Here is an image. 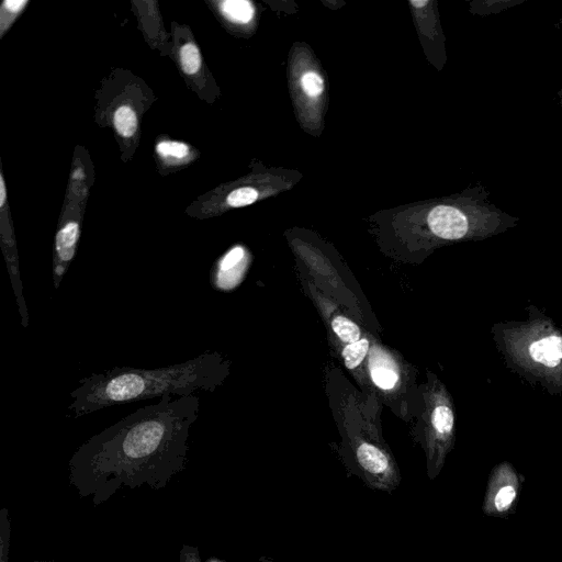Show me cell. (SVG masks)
<instances>
[{"label": "cell", "mask_w": 562, "mask_h": 562, "mask_svg": "<svg viewBox=\"0 0 562 562\" xmlns=\"http://www.w3.org/2000/svg\"><path fill=\"white\" fill-rule=\"evenodd\" d=\"M200 412L195 394L164 395L90 437L68 461L69 485L94 507L120 488H165L188 463V439Z\"/></svg>", "instance_id": "6da1fadb"}, {"label": "cell", "mask_w": 562, "mask_h": 562, "mask_svg": "<svg viewBox=\"0 0 562 562\" xmlns=\"http://www.w3.org/2000/svg\"><path fill=\"white\" fill-rule=\"evenodd\" d=\"M531 358L548 367H555L562 359V338L550 336L530 345Z\"/></svg>", "instance_id": "5b68a950"}, {"label": "cell", "mask_w": 562, "mask_h": 562, "mask_svg": "<svg viewBox=\"0 0 562 562\" xmlns=\"http://www.w3.org/2000/svg\"><path fill=\"white\" fill-rule=\"evenodd\" d=\"M369 349V341L361 338L356 342L348 344L342 350V358L348 369H353L361 363Z\"/></svg>", "instance_id": "8fae6325"}, {"label": "cell", "mask_w": 562, "mask_h": 562, "mask_svg": "<svg viewBox=\"0 0 562 562\" xmlns=\"http://www.w3.org/2000/svg\"><path fill=\"white\" fill-rule=\"evenodd\" d=\"M558 25H560L562 27V19ZM557 98L559 99V102L562 105V88L558 91Z\"/></svg>", "instance_id": "7402d4cb"}, {"label": "cell", "mask_w": 562, "mask_h": 562, "mask_svg": "<svg viewBox=\"0 0 562 562\" xmlns=\"http://www.w3.org/2000/svg\"><path fill=\"white\" fill-rule=\"evenodd\" d=\"M244 270L245 249L241 246H235L216 262L211 272L212 284L217 290L229 291L241 281Z\"/></svg>", "instance_id": "277c9868"}, {"label": "cell", "mask_w": 562, "mask_h": 562, "mask_svg": "<svg viewBox=\"0 0 562 562\" xmlns=\"http://www.w3.org/2000/svg\"><path fill=\"white\" fill-rule=\"evenodd\" d=\"M524 477L507 463L490 474L483 496L482 512L487 517L508 519L517 510Z\"/></svg>", "instance_id": "3957f363"}, {"label": "cell", "mask_w": 562, "mask_h": 562, "mask_svg": "<svg viewBox=\"0 0 562 562\" xmlns=\"http://www.w3.org/2000/svg\"><path fill=\"white\" fill-rule=\"evenodd\" d=\"M114 126L123 137H131L137 128V117L134 110L128 105H121L114 112Z\"/></svg>", "instance_id": "52a82bcc"}, {"label": "cell", "mask_w": 562, "mask_h": 562, "mask_svg": "<svg viewBox=\"0 0 562 562\" xmlns=\"http://www.w3.org/2000/svg\"><path fill=\"white\" fill-rule=\"evenodd\" d=\"M302 87L306 94L316 97L323 91V79L316 72L308 71L302 77Z\"/></svg>", "instance_id": "d6986e66"}, {"label": "cell", "mask_w": 562, "mask_h": 562, "mask_svg": "<svg viewBox=\"0 0 562 562\" xmlns=\"http://www.w3.org/2000/svg\"><path fill=\"white\" fill-rule=\"evenodd\" d=\"M180 64L186 74L198 72L201 67V55L195 44L187 43L180 48Z\"/></svg>", "instance_id": "7c38bea8"}, {"label": "cell", "mask_w": 562, "mask_h": 562, "mask_svg": "<svg viewBox=\"0 0 562 562\" xmlns=\"http://www.w3.org/2000/svg\"><path fill=\"white\" fill-rule=\"evenodd\" d=\"M228 372L215 351H205L184 362L155 369L113 367L79 381L68 409L74 418L133 402L170 395L181 397L198 391L214 392Z\"/></svg>", "instance_id": "7a4b0ae2"}, {"label": "cell", "mask_w": 562, "mask_h": 562, "mask_svg": "<svg viewBox=\"0 0 562 562\" xmlns=\"http://www.w3.org/2000/svg\"><path fill=\"white\" fill-rule=\"evenodd\" d=\"M258 192L250 187H243L232 191L226 199L228 205L240 207L254 203L257 200Z\"/></svg>", "instance_id": "e0dca14e"}, {"label": "cell", "mask_w": 562, "mask_h": 562, "mask_svg": "<svg viewBox=\"0 0 562 562\" xmlns=\"http://www.w3.org/2000/svg\"><path fill=\"white\" fill-rule=\"evenodd\" d=\"M525 1L526 0H480L473 2V11L476 14L490 16L524 3Z\"/></svg>", "instance_id": "ba28073f"}, {"label": "cell", "mask_w": 562, "mask_h": 562, "mask_svg": "<svg viewBox=\"0 0 562 562\" xmlns=\"http://www.w3.org/2000/svg\"><path fill=\"white\" fill-rule=\"evenodd\" d=\"M5 183L2 173L0 175V206L2 207L5 202Z\"/></svg>", "instance_id": "ffe728a7"}, {"label": "cell", "mask_w": 562, "mask_h": 562, "mask_svg": "<svg viewBox=\"0 0 562 562\" xmlns=\"http://www.w3.org/2000/svg\"><path fill=\"white\" fill-rule=\"evenodd\" d=\"M11 539V521L9 510L3 507L0 510V562H9Z\"/></svg>", "instance_id": "9a60e30c"}, {"label": "cell", "mask_w": 562, "mask_h": 562, "mask_svg": "<svg viewBox=\"0 0 562 562\" xmlns=\"http://www.w3.org/2000/svg\"><path fill=\"white\" fill-rule=\"evenodd\" d=\"M156 151L161 158L181 160L189 155V146L177 140H161L156 145Z\"/></svg>", "instance_id": "5bb4252c"}, {"label": "cell", "mask_w": 562, "mask_h": 562, "mask_svg": "<svg viewBox=\"0 0 562 562\" xmlns=\"http://www.w3.org/2000/svg\"><path fill=\"white\" fill-rule=\"evenodd\" d=\"M331 328L346 344H352L361 339L359 327L345 316H336L331 322Z\"/></svg>", "instance_id": "9c48e42d"}, {"label": "cell", "mask_w": 562, "mask_h": 562, "mask_svg": "<svg viewBox=\"0 0 562 562\" xmlns=\"http://www.w3.org/2000/svg\"><path fill=\"white\" fill-rule=\"evenodd\" d=\"M431 424L437 432V437H447L453 427V414L451 409L445 405L437 406L432 412Z\"/></svg>", "instance_id": "30bf717a"}, {"label": "cell", "mask_w": 562, "mask_h": 562, "mask_svg": "<svg viewBox=\"0 0 562 562\" xmlns=\"http://www.w3.org/2000/svg\"><path fill=\"white\" fill-rule=\"evenodd\" d=\"M224 16L236 23H247L252 19L254 7L246 0H226L221 3Z\"/></svg>", "instance_id": "8992f818"}, {"label": "cell", "mask_w": 562, "mask_h": 562, "mask_svg": "<svg viewBox=\"0 0 562 562\" xmlns=\"http://www.w3.org/2000/svg\"><path fill=\"white\" fill-rule=\"evenodd\" d=\"M32 562H57V561H52V560H35V561H32Z\"/></svg>", "instance_id": "cb8c5ba5"}, {"label": "cell", "mask_w": 562, "mask_h": 562, "mask_svg": "<svg viewBox=\"0 0 562 562\" xmlns=\"http://www.w3.org/2000/svg\"><path fill=\"white\" fill-rule=\"evenodd\" d=\"M178 562H228L226 560L211 557L202 559L199 548L192 544H182L179 551Z\"/></svg>", "instance_id": "ac0fdd59"}, {"label": "cell", "mask_w": 562, "mask_h": 562, "mask_svg": "<svg viewBox=\"0 0 562 562\" xmlns=\"http://www.w3.org/2000/svg\"><path fill=\"white\" fill-rule=\"evenodd\" d=\"M373 382L381 389L390 390L397 382V373L387 364H376L371 368Z\"/></svg>", "instance_id": "2e32d148"}, {"label": "cell", "mask_w": 562, "mask_h": 562, "mask_svg": "<svg viewBox=\"0 0 562 562\" xmlns=\"http://www.w3.org/2000/svg\"><path fill=\"white\" fill-rule=\"evenodd\" d=\"M427 3H428V1H427V0H422V1H419V0L414 1V0H413V1H412V4H413V5H415V7H424V5H426Z\"/></svg>", "instance_id": "44dd1931"}, {"label": "cell", "mask_w": 562, "mask_h": 562, "mask_svg": "<svg viewBox=\"0 0 562 562\" xmlns=\"http://www.w3.org/2000/svg\"><path fill=\"white\" fill-rule=\"evenodd\" d=\"M259 562H279V561L272 560V559L267 558V557H261L259 559Z\"/></svg>", "instance_id": "603a6c76"}, {"label": "cell", "mask_w": 562, "mask_h": 562, "mask_svg": "<svg viewBox=\"0 0 562 562\" xmlns=\"http://www.w3.org/2000/svg\"><path fill=\"white\" fill-rule=\"evenodd\" d=\"M27 4V0H5L0 9V34L1 36L5 30L12 24L18 14Z\"/></svg>", "instance_id": "4fadbf2b"}]
</instances>
